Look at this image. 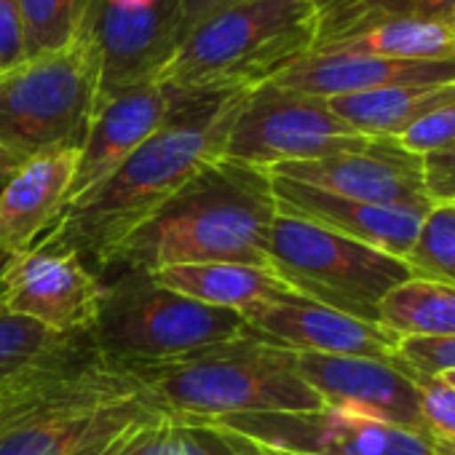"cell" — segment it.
I'll list each match as a JSON object with an SVG mask.
<instances>
[{
  "label": "cell",
  "mask_w": 455,
  "mask_h": 455,
  "mask_svg": "<svg viewBox=\"0 0 455 455\" xmlns=\"http://www.w3.org/2000/svg\"><path fill=\"white\" fill-rule=\"evenodd\" d=\"M169 86V84H166ZM172 92V113L108 180L68 204L38 244L102 268L105 258L148 222L198 169L222 158L247 92ZM252 92V89H250Z\"/></svg>",
  "instance_id": "obj_1"
},
{
  "label": "cell",
  "mask_w": 455,
  "mask_h": 455,
  "mask_svg": "<svg viewBox=\"0 0 455 455\" xmlns=\"http://www.w3.org/2000/svg\"><path fill=\"white\" fill-rule=\"evenodd\" d=\"M271 174L214 158L198 169L148 222L102 263V274L161 271L193 263L268 266V234L276 220Z\"/></svg>",
  "instance_id": "obj_2"
},
{
  "label": "cell",
  "mask_w": 455,
  "mask_h": 455,
  "mask_svg": "<svg viewBox=\"0 0 455 455\" xmlns=\"http://www.w3.org/2000/svg\"><path fill=\"white\" fill-rule=\"evenodd\" d=\"M134 375L145 399L158 412L180 420L324 407L319 394L300 378L295 351L260 340L255 332Z\"/></svg>",
  "instance_id": "obj_3"
},
{
  "label": "cell",
  "mask_w": 455,
  "mask_h": 455,
  "mask_svg": "<svg viewBox=\"0 0 455 455\" xmlns=\"http://www.w3.org/2000/svg\"><path fill=\"white\" fill-rule=\"evenodd\" d=\"M314 0H247L193 28L158 84L250 92L314 49Z\"/></svg>",
  "instance_id": "obj_4"
},
{
  "label": "cell",
  "mask_w": 455,
  "mask_h": 455,
  "mask_svg": "<svg viewBox=\"0 0 455 455\" xmlns=\"http://www.w3.org/2000/svg\"><path fill=\"white\" fill-rule=\"evenodd\" d=\"M247 335L252 330L236 311L172 292L148 271H116L102 282L89 340L113 367L142 372Z\"/></svg>",
  "instance_id": "obj_5"
},
{
  "label": "cell",
  "mask_w": 455,
  "mask_h": 455,
  "mask_svg": "<svg viewBox=\"0 0 455 455\" xmlns=\"http://www.w3.org/2000/svg\"><path fill=\"white\" fill-rule=\"evenodd\" d=\"M268 263L300 298L372 324L383 298L412 279L402 258L287 214L271 225Z\"/></svg>",
  "instance_id": "obj_6"
},
{
  "label": "cell",
  "mask_w": 455,
  "mask_h": 455,
  "mask_svg": "<svg viewBox=\"0 0 455 455\" xmlns=\"http://www.w3.org/2000/svg\"><path fill=\"white\" fill-rule=\"evenodd\" d=\"M97 76L86 36L0 73V148L20 161L78 148L97 108Z\"/></svg>",
  "instance_id": "obj_7"
},
{
  "label": "cell",
  "mask_w": 455,
  "mask_h": 455,
  "mask_svg": "<svg viewBox=\"0 0 455 455\" xmlns=\"http://www.w3.org/2000/svg\"><path fill=\"white\" fill-rule=\"evenodd\" d=\"M370 142V137L340 121L327 100L287 92L268 81L247 92L228 132L222 158L271 172L282 164L364 150Z\"/></svg>",
  "instance_id": "obj_8"
},
{
  "label": "cell",
  "mask_w": 455,
  "mask_h": 455,
  "mask_svg": "<svg viewBox=\"0 0 455 455\" xmlns=\"http://www.w3.org/2000/svg\"><path fill=\"white\" fill-rule=\"evenodd\" d=\"M84 36L97 54V113L108 100L161 78L182 41L180 4L94 0Z\"/></svg>",
  "instance_id": "obj_9"
},
{
  "label": "cell",
  "mask_w": 455,
  "mask_h": 455,
  "mask_svg": "<svg viewBox=\"0 0 455 455\" xmlns=\"http://www.w3.org/2000/svg\"><path fill=\"white\" fill-rule=\"evenodd\" d=\"M198 423L306 455H439V450L418 431L327 404L308 412L228 415Z\"/></svg>",
  "instance_id": "obj_10"
},
{
  "label": "cell",
  "mask_w": 455,
  "mask_h": 455,
  "mask_svg": "<svg viewBox=\"0 0 455 455\" xmlns=\"http://www.w3.org/2000/svg\"><path fill=\"white\" fill-rule=\"evenodd\" d=\"M102 279L73 252L36 247L17 255L0 279V311L30 319L62 338H89Z\"/></svg>",
  "instance_id": "obj_11"
},
{
  "label": "cell",
  "mask_w": 455,
  "mask_h": 455,
  "mask_svg": "<svg viewBox=\"0 0 455 455\" xmlns=\"http://www.w3.org/2000/svg\"><path fill=\"white\" fill-rule=\"evenodd\" d=\"M142 394L134 372L105 362L89 338L0 388V439L62 407Z\"/></svg>",
  "instance_id": "obj_12"
},
{
  "label": "cell",
  "mask_w": 455,
  "mask_h": 455,
  "mask_svg": "<svg viewBox=\"0 0 455 455\" xmlns=\"http://www.w3.org/2000/svg\"><path fill=\"white\" fill-rule=\"evenodd\" d=\"M268 174L380 206L415 212H428L434 206L423 188L420 158L402 150L396 140H372L364 150L338 153L319 161L282 164Z\"/></svg>",
  "instance_id": "obj_13"
},
{
  "label": "cell",
  "mask_w": 455,
  "mask_h": 455,
  "mask_svg": "<svg viewBox=\"0 0 455 455\" xmlns=\"http://www.w3.org/2000/svg\"><path fill=\"white\" fill-rule=\"evenodd\" d=\"M295 367L327 407L372 415L426 436L415 383L394 359L295 351Z\"/></svg>",
  "instance_id": "obj_14"
},
{
  "label": "cell",
  "mask_w": 455,
  "mask_h": 455,
  "mask_svg": "<svg viewBox=\"0 0 455 455\" xmlns=\"http://www.w3.org/2000/svg\"><path fill=\"white\" fill-rule=\"evenodd\" d=\"M242 316L260 340L298 354L394 359L399 343V338L380 324L348 316L300 295L263 303Z\"/></svg>",
  "instance_id": "obj_15"
},
{
  "label": "cell",
  "mask_w": 455,
  "mask_h": 455,
  "mask_svg": "<svg viewBox=\"0 0 455 455\" xmlns=\"http://www.w3.org/2000/svg\"><path fill=\"white\" fill-rule=\"evenodd\" d=\"M271 188L279 214L308 220L402 260L412 250L426 217V212L354 201L276 174H271Z\"/></svg>",
  "instance_id": "obj_16"
},
{
  "label": "cell",
  "mask_w": 455,
  "mask_h": 455,
  "mask_svg": "<svg viewBox=\"0 0 455 455\" xmlns=\"http://www.w3.org/2000/svg\"><path fill=\"white\" fill-rule=\"evenodd\" d=\"M78 148L25 158L0 188V250L25 255L54 231L70 204Z\"/></svg>",
  "instance_id": "obj_17"
},
{
  "label": "cell",
  "mask_w": 455,
  "mask_h": 455,
  "mask_svg": "<svg viewBox=\"0 0 455 455\" xmlns=\"http://www.w3.org/2000/svg\"><path fill=\"white\" fill-rule=\"evenodd\" d=\"M455 57L450 60H386L346 52H308L306 57L287 65L271 84L319 97L335 100L348 94H364L391 86H423V84H452Z\"/></svg>",
  "instance_id": "obj_18"
},
{
  "label": "cell",
  "mask_w": 455,
  "mask_h": 455,
  "mask_svg": "<svg viewBox=\"0 0 455 455\" xmlns=\"http://www.w3.org/2000/svg\"><path fill=\"white\" fill-rule=\"evenodd\" d=\"M172 113L166 84H145L108 100L89 121L78 145V166L70 201L108 180L148 137H153Z\"/></svg>",
  "instance_id": "obj_19"
},
{
  "label": "cell",
  "mask_w": 455,
  "mask_h": 455,
  "mask_svg": "<svg viewBox=\"0 0 455 455\" xmlns=\"http://www.w3.org/2000/svg\"><path fill=\"white\" fill-rule=\"evenodd\" d=\"M164 415L145 394L108 402H84L54 410L0 439V455H78L124 436L129 428Z\"/></svg>",
  "instance_id": "obj_20"
},
{
  "label": "cell",
  "mask_w": 455,
  "mask_h": 455,
  "mask_svg": "<svg viewBox=\"0 0 455 455\" xmlns=\"http://www.w3.org/2000/svg\"><path fill=\"white\" fill-rule=\"evenodd\" d=\"M161 287L204 306L247 314L263 303L298 295L274 268L252 263H193L150 274Z\"/></svg>",
  "instance_id": "obj_21"
},
{
  "label": "cell",
  "mask_w": 455,
  "mask_h": 455,
  "mask_svg": "<svg viewBox=\"0 0 455 455\" xmlns=\"http://www.w3.org/2000/svg\"><path fill=\"white\" fill-rule=\"evenodd\" d=\"M455 100L452 84H423V86H391L364 94H348L327 100L330 110L346 121L354 132L370 140H396L415 121Z\"/></svg>",
  "instance_id": "obj_22"
},
{
  "label": "cell",
  "mask_w": 455,
  "mask_h": 455,
  "mask_svg": "<svg viewBox=\"0 0 455 455\" xmlns=\"http://www.w3.org/2000/svg\"><path fill=\"white\" fill-rule=\"evenodd\" d=\"M450 22L455 0H314V49L324 52L388 22Z\"/></svg>",
  "instance_id": "obj_23"
},
{
  "label": "cell",
  "mask_w": 455,
  "mask_h": 455,
  "mask_svg": "<svg viewBox=\"0 0 455 455\" xmlns=\"http://www.w3.org/2000/svg\"><path fill=\"white\" fill-rule=\"evenodd\" d=\"M378 324L399 340L450 338L455 335V287L412 276L383 298Z\"/></svg>",
  "instance_id": "obj_24"
},
{
  "label": "cell",
  "mask_w": 455,
  "mask_h": 455,
  "mask_svg": "<svg viewBox=\"0 0 455 455\" xmlns=\"http://www.w3.org/2000/svg\"><path fill=\"white\" fill-rule=\"evenodd\" d=\"M324 52H346L386 60H450L455 57V25L450 22H388Z\"/></svg>",
  "instance_id": "obj_25"
},
{
  "label": "cell",
  "mask_w": 455,
  "mask_h": 455,
  "mask_svg": "<svg viewBox=\"0 0 455 455\" xmlns=\"http://www.w3.org/2000/svg\"><path fill=\"white\" fill-rule=\"evenodd\" d=\"M113 455H236V450L206 423L156 415L134 426Z\"/></svg>",
  "instance_id": "obj_26"
},
{
  "label": "cell",
  "mask_w": 455,
  "mask_h": 455,
  "mask_svg": "<svg viewBox=\"0 0 455 455\" xmlns=\"http://www.w3.org/2000/svg\"><path fill=\"white\" fill-rule=\"evenodd\" d=\"M94 0H20L28 60L73 46L89 22Z\"/></svg>",
  "instance_id": "obj_27"
},
{
  "label": "cell",
  "mask_w": 455,
  "mask_h": 455,
  "mask_svg": "<svg viewBox=\"0 0 455 455\" xmlns=\"http://www.w3.org/2000/svg\"><path fill=\"white\" fill-rule=\"evenodd\" d=\"M84 338H62L30 319L0 311V388L70 351Z\"/></svg>",
  "instance_id": "obj_28"
},
{
  "label": "cell",
  "mask_w": 455,
  "mask_h": 455,
  "mask_svg": "<svg viewBox=\"0 0 455 455\" xmlns=\"http://www.w3.org/2000/svg\"><path fill=\"white\" fill-rule=\"evenodd\" d=\"M404 263L412 276L455 287V204H434Z\"/></svg>",
  "instance_id": "obj_29"
},
{
  "label": "cell",
  "mask_w": 455,
  "mask_h": 455,
  "mask_svg": "<svg viewBox=\"0 0 455 455\" xmlns=\"http://www.w3.org/2000/svg\"><path fill=\"white\" fill-rule=\"evenodd\" d=\"M404 372L415 383L418 407L428 442L439 450V455H455V388H450L442 378L415 375L410 370Z\"/></svg>",
  "instance_id": "obj_30"
},
{
  "label": "cell",
  "mask_w": 455,
  "mask_h": 455,
  "mask_svg": "<svg viewBox=\"0 0 455 455\" xmlns=\"http://www.w3.org/2000/svg\"><path fill=\"white\" fill-rule=\"evenodd\" d=\"M394 362L415 375L439 378L455 372V335L450 338H402Z\"/></svg>",
  "instance_id": "obj_31"
},
{
  "label": "cell",
  "mask_w": 455,
  "mask_h": 455,
  "mask_svg": "<svg viewBox=\"0 0 455 455\" xmlns=\"http://www.w3.org/2000/svg\"><path fill=\"white\" fill-rule=\"evenodd\" d=\"M455 142V100L431 110L420 121H415L407 132L396 137V145L418 158L436 153Z\"/></svg>",
  "instance_id": "obj_32"
},
{
  "label": "cell",
  "mask_w": 455,
  "mask_h": 455,
  "mask_svg": "<svg viewBox=\"0 0 455 455\" xmlns=\"http://www.w3.org/2000/svg\"><path fill=\"white\" fill-rule=\"evenodd\" d=\"M423 188L431 204H455V142L420 158Z\"/></svg>",
  "instance_id": "obj_33"
},
{
  "label": "cell",
  "mask_w": 455,
  "mask_h": 455,
  "mask_svg": "<svg viewBox=\"0 0 455 455\" xmlns=\"http://www.w3.org/2000/svg\"><path fill=\"white\" fill-rule=\"evenodd\" d=\"M28 60L25 25L20 0H0V73H6Z\"/></svg>",
  "instance_id": "obj_34"
},
{
  "label": "cell",
  "mask_w": 455,
  "mask_h": 455,
  "mask_svg": "<svg viewBox=\"0 0 455 455\" xmlns=\"http://www.w3.org/2000/svg\"><path fill=\"white\" fill-rule=\"evenodd\" d=\"M177 4H180V30H182V38H185L201 22L222 14L228 9H236V6L247 4V0H177Z\"/></svg>",
  "instance_id": "obj_35"
},
{
  "label": "cell",
  "mask_w": 455,
  "mask_h": 455,
  "mask_svg": "<svg viewBox=\"0 0 455 455\" xmlns=\"http://www.w3.org/2000/svg\"><path fill=\"white\" fill-rule=\"evenodd\" d=\"M212 428H217V426H212ZM217 431L228 439V444H231L239 455H306V452H292V450H282V447H268V444L244 439V436H239L234 431H225V428H217Z\"/></svg>",
  "instance_id": "obj_36"
},
{
  "label": "cell",
  "mask_w": 455,
  "mask_h": 455,
  "mask_svg": "<svg viewBox=\"0 0 455 455\" xmlns=\"http://www.w3.org/2000/svg\"><path fill=\"white\" fill-rule=\"evenodd\" d=\"M20 164H22L20 158H14V156H12L9 150H4V148H0V177L6 180V177H9V174H12V172H14V169L20 166Z\"/></svg>",
  "instance_id": "obj_37"
},
{
  "label": "cell",
  "mask_w": 455,
  "mask_h": 455,
  "mask_svg": "<svg viewBox=\"0 0 455 455\" xmlns=\"http://www.w3.org/2000/svg\"><path fill=\"white\" fill-rule=\"evenodd\" d=\"M132 431V428H129ZM126 431V434H129ZM124 434V436H126ZM124 436H118V439H110V442H102V444H94V447H89V450H84V452H78V455H113V450H116V444L124 439Z\"/></svg>",
  "instance_id": "obj_38"
},
{
  "label": "cell",
  "mask_w": 455,
  "mask_h": 455,
  "mask_svg": "<svg viewBox=\"0 0 455 455\" xmlns=\"http://www.w3.org/2000/svg\"><path fill=\"white\" fill-rule=\"evenodd\" d=\"M14 258H17V255L0 250V279H4V274H6V271H9V266L14 263Z\"/></svg>",
  "instance_id": "obj_39"
},
{
  "label": "cell",
  "mask_w": 455,
  "mask_h": 455,
  "mask_svg": "<svg viewBox=\"0 0 455 455\" xmlns=\"http://www.w3.org/2000/svg\"><path fill=\"white\" fill-rule=\"evenodd\" d=\"M439 378H442L450 388H455V372H444V375H439Z\"/></svg>",
  "instance_id": "obj_40"
},
{
  "label": "cell",
  "mask_w": 455,
  "mask_h": 455,
  "mask_svg": "<svg viewBox=\"0 0 455 455\" xmlns=\"http://www.w3.org/2000/svg\"><path fill=\"white\" fill-rule=\"evenodd\" d=\"M236 455H239V452H236Z\"/></svg>",
  "instance_id": "obj_41"
}]
</instances>
